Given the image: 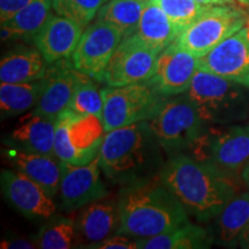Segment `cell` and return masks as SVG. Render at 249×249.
<instances>
[{
    "instance_id": "obj_1",
    "label": "cell",
    "mask_w": 249,
    "mask_h": 249,
    "mask_svg": "<svg viewBox=\"0 0 249 249\" xmlns=\"http://www.w3.org/2000/svg\"><path fill=\"white\" fill-rule=\"evenodd\" d=\"M160 179L187 213L203 223L213 219L238 194L234 179L189 154L171 156Z\"/></svg>"
},
{
    "instance_id": "obj_2",
    "label": "cell",
    "mask_w": 249,
    "mask_h": 249,
    "mask_svg": "<svg viewBox=\"0 0 249 249\" xmlns=\"http://www.w3.org/2000/svg\"><path fill=\"white\" fill-rule=\"evenodd\" d=\"M163 152L148 121H140L105 133L99 166L110 181L135 185L160 177L165 165Z\"/></svg>"
},
{
    "instance_id": "obj_3",
    "label": "cell",
    "mask_w": 249,
    "mask_h": 249,
    "mask_svg": "<svg viewBox=\"0 0 249 249\" xmlns=\"http://www.w3.org/2000/svg\"><path fill=\"white\" fill-rule=\"evenodd\" d=\"M119 234L147 239L188 222V213L160 177L126 186L120 192Z\"/></svg>"
},
{
    "instance_id": "obj_4",
    "label": "cell",
    "mask_w": 249,
    "mask_h": 249,
    "mask_svg": "<svg viewBox=\"0 0 249 249\" xmlns=\"http://www.w3.org/2000/svg\"><path fill=\"white\" fill-rule=\"evenodd\" d=\"M186 96L209 124H231L249 118V88L202 68Z\"/></svg>"
},
{
    "instance_id": "obj_5",
    "label": "cell",
    "mask_w": 249,
    "mask_h": 249,
    "mask_svg": "<svg viewBox=\"0 0 249 249\" xmlns=\"http://www.w3.org/2000/svg\"><path fill=\"white\" fill-rule=\"evenodd\" d=\"M147 121L165 152L170 156L191 151L194 143L210 126L200 117L186 93L177 98L165 99L158 111Z\"/></svg>"
},
{
    "instance_id": "obj_6",
    "label": "cell",
    "mask_w": 249,
    "mask_h": 249,
    "mask_svg": "<svg viewBox=\"0 0 249 249\" xmlns=\"http://www.w3.org/2000/svg\"><path fill=\"white\" fill-rule=\"evenodd\" d=\"M189 155L235 179L249 161V124L209 126Z\"/></svg>"
},
{
    "instance_id": "obj_7",
    "label": "cell",
    "mask_w": 249,
    "mask_h": 249,
    "mask_svg": "<svg viewBox=\"0 0 249 249\" xmlns=\"http://www.w3.org/2000/svg\"><path fill=\"white\" fill-rule=\"evenodd\" d=\"M105 133L101 118L67 107L57 118L54 155L73 165L88 164L97 158Z\"/></svg>"
},
{
    "instance_id": "obj_8",
    "label": "cell",
    "mask_w": 249,
    "mask_h": 249,
    "mask_svg": "<svg viewBox=\"0 0 249 249\" xmlns=\"http://www.w3.org/2000/svg\"><path fill=\"white\" fill-rule=\"evenodd\" d=\"M104 98L102 121L105 132L149 120L154 116L165 97L149 82L102 89Z\"/></svg>"
},
{
    "instance_id": "obj_9",
    "label": "cell",
    "mask_w": 249,
    "mask_h": 249,
    "mask_svg": "<svg viewBox=\"0 0 249 249\" xmlns=\"http://www.w3.org/2000/svg\"><path fill=\"white\" fill-rule=\"evenodd\" d=\"M249 21L244 9L232 5L209 6L194 22L181 30L174 42L201 58Z\"/></svg>"
},
{
    "instance_id": "obj_10",
    "label": "cell",
    "mask_w": 249,
    "mask_h": 249,
    "mask_svg": "<svg viewBox=\"0 0 249 249\" xmlns=\"http://www.w3.org/2000/svg\"><path fill=\"white\" fill-rule=\"evenodd\" d=\"M158 55L136 34L124 37L105 68L103 82L107 87L147 82L155 74Z\"/></svg>"
},
{
    "instance_id": "obj_11",
    "label": "cell",
    "mask_w": 249,
    "mask_h": 249,
    "mask_svg": "<svg viewBox=\"0 0 249 249\" xmlns=\"http://www.w3.org/2000/svg\"><path fill=\"white\" fill-rule=\"evenodd\" d=\"M123 33L112 24L97 20L83 31L71 55L74 67L92 79L103 81L104 71L121 40Z\"/></svg>"
},
{
    "instance_id": "obj_12",
    "label": "cell",
    "mask_w": 249,
    "mask_h": 249,
    "mask_svg": "<svg viewBox=\"0 0 249 249\" xmlns=\"http://www.w3.org/2000/svg\"><path fill=\"white\" fill-rule=\"evenodd\" d=\"M98 156L85 165L61 161V178L59 185L61 209L74 211L99 201L107 195V187L101 179Z\"/></svg>"
},
{
    "instance_id": "obj_13",
    "label": "cell",
    "mask_w": 249,
    "mask_h": 249,
    "mask_svg": "<svg viewBox=\"0 0 249 249\" xmlns=\"http://www.w3.org/2000/svg\"><path fill=\"white\" fill-rule=\"evenodd\" d=\"M198 68L249 88V24L200 58Z\"/></svg>"
},
{
    "instance_id": "obj_14",
    "label": "cell",
    "mask_w": 249,
    "mask_h": 249,
    "mask_svg": "<svg viewBox=\"0 0 249 249\" xmlns=\"http://www.w3.org/2000/svg\"><path fill=\"white\" fill-rule=\"evenodd\" d=\"M198 64L200 58L173 42L158 55L155 74L147 82L165 97L182 95L191 87Z\"/></svg>"
},
{
    "instance_id": "obj_15",
    "label": "cell",
    "mask_w": 249,
    "mask_h": 249,
    "mask_svg": "<svg viewBox=\"0 0 249 249\" xmlns=\"http://www.w3.org/2000/svg\"><path fill=\"white\" fill-rule=\"evenodd\" d=\"M5 200L23 216L34 219H49L57 207L42 186L18 170H2L0 176Z\"/></svg>"
},
{
    "instance_id": "obj_16",
    "label": "cell",
    "mask_w": 249,
    "mask_h": 249,
    "mask_svg": "<svg viewBox=\"0 0 249 249\" xmlns=\"http://www.w3.org/2000/svg\"><path fill=\"white\" fill-rule=\"evenodd\" d=\"M48 66L43 77V89L39 101L31 112L57 119L62 111L66 110L73 96L74 89L81 76L70 58L61 59Z\"/></svg>"
},
{
    "instance_id": "obj_17",
    "label": "cell",
    "mask_w": 249,
    "mask_h": 249,
    "mask_svg": "<svg viewBox=\"0 0 249 249\" xmlns=\"http://www.w3.org/2000/svg\"><path fill=\"white\" fill-rule=\"evenodd\" d=\"M85 28L70 18L52 15L37 34L34 42L48 64L71 58Z\"/></svg>"
},
{
    "instance_id": "obj_18",
    "label": "cell",
    "mask_w": 249,
    "mask_h": 249,
    "mask_svg": "<svg viewBox=\"0 0 249 249\" xmlns=\"http://www.w3.org/2000/svg\"><path fill=\"white\" fill-rule=\"evenodd\" d=\"M120 225L118 202L99 200L83 207L75 223L76 236L88 245L95 244L117 234Z\"/></svg>"
},
{
    "instance_id": "obj_19",
    "label": "cell",
    "mask_w": 249,
    "mask_h": 249,
    "mask_svg": "<svg viewBox=\"0 0 249 249\" xmlns=\"http://www.w3.org/2000/svg\"><path fill=\"white\" fill-rule=\"evenodd\" d=\"M57 119L30 112L22 117L11 133L12 147L26 152L54 155Z\"/></svg>"
},
{
    "instance_id": "obj_20",
    "label": "cell",
    "mask_w": 249,
    "mask_h": 249,
    "mask_svg": "<svg viewBox=\"0 0 249 249\" xmlns=\"http://www.w3.org/2000/svg\"><path fill=\"white\" fill-rule=\"evenodd\" d=\"M9 164L43 187L52 198L59 193L61 160L55 155L26 152L12 147L7 151Z\"/></svg>"
},
{
    "instance_id": "obj_21",
    "label": "cell",
    "mask_w": 249,
    "mask_h": 249,
    "mask_svg": "<svg viewBox=\"0 0 249 249\" xmlns=\"http://www.w3.org/2000/svg\"><path fill=\"white\" fill-rule=\"evenodd\" d=\"M249 224V192L236 194L213 218L210 233L213 242L232 247L239 244L241 233Z\"/></svg>"
},
{
    "instance_id": "obj_22",
    "label": "cell",
    "mask_w": 249,
    "mask_h": 249,
    "mask_svg": "<svg viewBox=\"0 0 249 249\" xmlns=\"http://www.w3.org/2000/svg\"><path fill=\"white\" fill-rule=\"evenodd\" d=\"M48 66V61L38 49L9 52L0 61V81L5 83L34 82L45 76Z\"/></svg>"
},
{
    "instance_id": "obj_23",
    "label": "cell",
    "mask_w": 249,
    "mask_h": 249,
    "mask_svg": "<svg viewBox=\"0 0 249 249\" xmlns=\"http://www.w3.org/2000/svg\"><path fill=\"white\" fill-rule=\"evenodd\" d=\"M181 33L169 17L154 2L148 0L140 20L136 35L144 44L160 53L178 38Z\"/></svg>"
},
{
    "instance_id": "obj_24",
    "label": "cell",
    "mask_w": 249,
    "mask_h": 249,
    "mask_svg": "<svg viewBox=\"0 0 249 249\" xmlns=\"http://www.w3.org/2000/svg\"><path fill=\"white\" fill-rule=\"evenodd\" d=\"M138 247L143 249H198L213 244L211 233L203 227L187 222L169 232L147 239H138Z\"/></svg>"
},
{
    "instance_id": "obj_25",
    "label": "cell",
    "mask_w": 249,
    "mask_h": 249,
    "mask_svg": "<svg viewBox=\"0 0 249 249\" xmlns=\"http://www.w3.org/2000/svg\"><path fill=\"white\" fill-rule=\"evenodd\" d=\"M52 0H33L8 21L1 23V39L35 38L52 17Z\"/></svg>"
},
{
    "instance_id": "obj_26",
    "label": "cell",
    "mask_w": 249,
    "mask_h": 249,
    "mask_svg": "<svg viewBox=\"0 0 249 249\" xmlns=\"http://www.w3.org/2000/svg\"><path fill=\"white\" fill-rule=\"evenodd\" d=\"M43 89V79L27 83L0 85V110L1 118L20 116L35 107Z\"/></svg>"
},
{
    "instance_id": "obj_27",
    "label": "cell",
    "mask_w": 249,
    "mask_h": 249,
    "mask_svg": "<svg viewBox=\"0 0 249 249\" xmlns=\"http://www.w3.org/2000/svg\"><path fill=\"white\" fill-rule=\"evenodd\" d=\"M147 4L148 0H108L99 9L97 20L118 28L124 38L136 33Z\"/></svg>"
},
{
    "instance_id": "obj_28",
    "label": "cell",
    "mask_w": 249,
    "mask_h": 249,
    "mask_svg": "<svg viewBox=\"0 0 249 249\" xmlns=\"http://www.w3.org/2000/svg\"><path fill=\"white\" fill-rule=\"evenodd\" d=\"M75 239L76 226L73 219L52 216L39 230L36 244L42 249H68L74 247Z\"/></svg>"
},
{
    "instance_id": "obj_29",
    "label": "cell",
    "mask_w": 249,
    "mask_h": 249,
    "mask_svg": "<svg viewBox=\"0 0 249 249\" xmlns=\"http://www.w3.org/2000/svg\"><path fill=\"white\" fill-rule=\"evenodd\" d=\"M68 107L80 114H90L102 119L104 98L102 89H98L92 77L81 74Z\"/></svg>"
},
{
    "instance_id": "obj_30",
    "label": "cell",
    "mask_w": 249,
    "mask_h": 249,
    "mask_svg": "<svg viewBox=\"0 0 249 249\" xmlns=\"http://www.w3.org/2000/svg\"><path fill=\"white\" fill-rule=\"evenodd\" d=\"M107 0H52L53 11L86 29Z\"/></svg>"
},
{
    "instance_id": "obj_31",
    "label": "cell",
    "mask_w": 249,
    "mask_h": 249,
    "mask_svg": "<svg viewBox=\"0 0 249 249\" xmlns=\"http://www.w3.org/2000/svg\"><path fill=\"white\" fill-rule=\"evenodd\" d=\"M169 17L180 31L185 29L209 6L202 5L196 0H150Z\"/></svg>"
},
{
    "instance_id": "obj_32",
    "label": "cell",
    "mask_w": 249,
    "mask_h": 249,
    "mask_svg": "<svg viewBox=\"0 0 249 249\" xmlns=\"http://www.w3.org/2000/svg\"><path fill=\"white\" fill-rule=\"evenodd\" d=\"M86 248H93V249H136L138 242L130 240L128 235L124 234H113L104 240L95 242V244L87 245Z\"/></svg>"
},
{
    "instance_id": "obj_33",
    "label": "cell",
    "mask_w": 249,
    "mask_h": 249,
    "mask_svg": "<svg viewBox=\"0 0 249 249\" xmlns=\"http://www.w3.org/2000/svg\"><path fill=\"white\" fill-rule=\"evenodd\" d=\"M33 0H0V21H8Z\"/></svg>"
},
{
    "instance_id": "obj_34",
    "label": "cell",
    "mask_w": 249,
    "mask_h": 249,
    "mask_svg": "<svg viewBox=\"0 0 249 249\" xmlns=\"http://www.w3.org/2000/svg\"><path fill=\"white\" fill-rule=\"evenodd\" d=\"M0 247L4 248H11V249H31V248H37L34 242H30L26 240V239L21 238H12L8 240L1 241Z\"/></svg>"
},
{
    "instance_id": "obj_35",
    "label": "cell",
    "mask_w": 249,
    "mask_h": 249,
    "mask_svg": "<svg viewBox=\"0 0 249 249\" xmlns=\"http://www.w3.org/2000/svg\"><path fill=\"white\" fill-rule=\"evenodd\" d=\"M202 5L207 6H218V5H232L234 4V0H196Z\"/></svg>"
},
{
    "instance_id": "obj_36",
    "label": "cell",
    "mask_w": 249,
    "mask_h": 249,
    "mask_svg": "<svg viewBox=\"0 0 249 249\" xmlns=\"http://www.w3.org/2000/svg\"><path fill=\"white\" fill-rule=\"evenodd\" d=\"M239 245H240L241 248L249 249V224L244 230V232L241 233L240 238H239Z\"/></svg>"
},
{
    "instance_id": "obj_37",
    "label": "cell",
    "mask_w": 249,
    "mask_h": 249,
    "mask_svg": "<svg viewBox=\"0 0 249 249\" xmlns=\"http://www.w3.org/2000/svg\"><path fill=\"white\" fill-rule=\"evenodd\" d=\"M241 177H242V180H244V182L246 183V186H247L249 189V161L244 167V170H242Z\"/></svg>"
},
{
    "instance_id": "obj_38",
    "label": "cell",
    "mask_w": 249,
    "mask_h": 249,
    "mask_svg": "<svg viewBox=\"0 0 249 249\" xmlns=\"http://www.w3.org/2000/svg\"><path fill=\"white\" fill-rule=\"evenodd\" d=\"M234 1L239 2L240 5H244V6H249V0H234Z\"/></svg>"
}]
</instances>
